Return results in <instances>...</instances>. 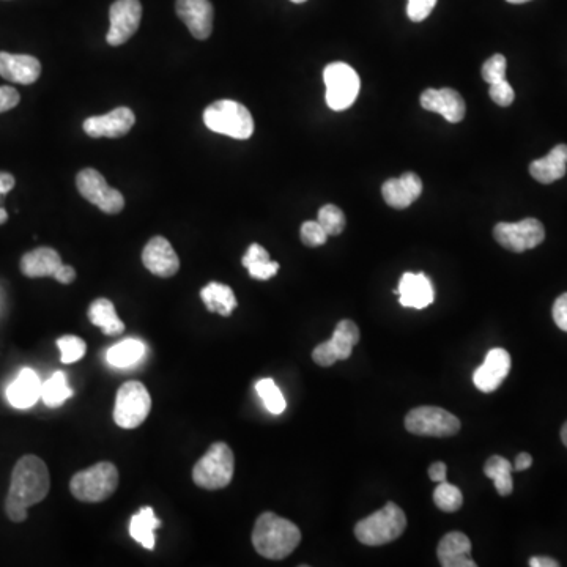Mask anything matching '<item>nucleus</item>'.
<instances>
[{
    "label": "nucleus",
    "instance_id": "nucleus-1",
    "mask_svg": "<svg viewBox=\"0 0 567 567\" xmlns=\"http://www.w3.org/2000/svg\"><path fill=\"white\" fill-rule=\"evenodd\" d=\"M51 478L45 462L37 456H24L13 468L12 482L5 500V512L12 522H24L27 509L45 500Z\"/></svg>",
    "mask_w": 567,
    "mask_h": 567
},
{
    "label": "nucleus",
    "instance_id": "nucleus-2",
    "mask_svg": "<svg viewBox=\"0 0 567 567\" xmlns=\"http://www.w3.org/2000/svg\"><path fill=\"white\" fill-rule=\"evenodd\" d=\"M301 542V531L295 523L275 512H264L252 530V545L267 560H284Z\"/></svg>",
    "mask_w": 567,
    "mask_h": 567
},
{
    "label": "nucleus",
    "instance_id": "nucleus-3",
    "mask_svg": "<svg viewBox=\"0 0 567 567\" xmlns=\"http://www.w3.org/2000/svg\"><path fill=\"white\" fill-rule=\"evenodd\" d=\"M405 528H407V517L404 511L390 501L372 516L356 523L355 536L361 544L377 547L401 538Z\"/></svg>",
    "mask_w": 567,
    "mask_h": 567
},
{
    "label": "nucleus",
    "instance_id": "nucleus-4",
    "mask_svg": "<svg viewBox=\"0 0 567 567\" xmlns=\"http://www.w3.org/2000/svg\"><path fill=\"white\" fill-rule=\"evenodd\" d=\"M204 123L213 133L240 141H245L254 134L251 112L238 101L219 100L210 104L204 111Z\"/></svg>",
    "mask_w": 567,
    "mask_h": 567
},
{
    "label": "nucleus",
    "instance_id": "nucleus-5",
    "mask_svg": "<svg viewBox=\"0 0 567 567\" xmlns=\"http://www.w3.org/2000/svg\"><path fill=\"white\" fill-rule=\"evenodd\" d=\"M235 457L229 445L218 441L208 448L193 468V481L205 490H221L234 478Z\"/></svg>",
    "mask_w": 567,
    "mask_h": 567
},
{
    "label": "nucleus",
    "instance_id": "nucleus-6",
    "mask_svg": "<svg viewBox=\"0 0 567 567\" xmlns=\"http://www.w3.org/2000/svg\"><path fill=\"white\" fill-rule=\"evenodd\" d=\"M119 487V470L111 462H100L87 470L76 473L70 482V490L82 503H100L112 497Z\"/></svg>",
    "mask_w": 567,
    "mask_h": 567
},
{
    "label": "nucleus",
    "instance_id": "nucleus-7",
    "mask_svg": "<svg viewBox=\"0 0 567 567\" xmlns=\"http://www.w3.org/2000/svg\"><path fill=\"white\" fill-rule=\"evenodd\" d=\"M152 410V397L141 382H126L115 397L114 421L122 429H136Z\"/></svg>",
    "mask_w": 567,
    "mask_h": 567
},
{
    "label": "nucleus",
    "instance_id": "nucleus-8",
    "mask_svg": "<svg viewBox=\"0 0 567 567\" xmlns=\"http://www.w3.org/2000/svg\"><path fill=\"white\" fill-rule=\"evenodd\" d=\"M327 86V104L333 111H345L355 103L360 93V76L344 62L330 63L323 71Z\"/></svg>",
    "mask_w": 567,
    "mask_h": 567
},
{
    "label": "nucleus",
    "instance_id": "nucleus-9",
    "mask_svg": "<svg viewBox=\"0 0 567 567\" xmlns=\"http://www.w3.org/2000/svg\"><path fill=\"white\" fill-rule=\"evenodd\" d=\"M405 427L421 437H453L460 430V421L445 408L418 407L408 413Z\"/></svg>",
    "mask_w": 567,
    "mask_h": 567
},
{
    "label": "nucleus",
    "instance_id": "nucleus-10",
    "mask_svg": "<svg viewBox=\"0 0 567 567\" xmlns=\"http://www.w3.org/2000/svg\"><path fill=\"white\" fill-rule=\"evenodd\" d=\"M76 186H78L79 193L86 201L100 208L101 212L108 213V215H117L125 207V197L122 196V193L111 188L106 182V178L92 167H87V169H82L79 172L78 177H76Z\"/></svg>",
    "mask_w": 567,
    "mask_h": 567
},
{
    "label": "nucleus",
    "instance_id": "nucleus-11",
    "mask_svg": "<svg viewBox=\"0 0 567 567\" xmlns=\"http://www.w3.org/2000/svg\"><path fill=\"white\" fill-rule=\"evenodd\" d=\"M360 342V328L352 320H341L330 341L322 342L312 352V360L322 367L349 360L353 347Z\"/></svg>",
    "mask_w": 567,
    "mask_h": 567
},
{
    "label": "nucleus",
    "instance_id": "nucleus-12",
    "mask_svg": "<svg viewBox=\"0 0 567 567\" xmlns=\"http://www.w3.org/2000/svg\"><path fill=\"white\" fill-rule=\"evenodd\" d=\"M493 237L508 251L525 252L541 245L545 240V229L538 219L527 218L519 223L497 224Z\"/></svg>",
    "mask_w": 567,
    "mask_h": 567
},
{
    "label": "nucleus",
    "instance_id": "nucleus-13",
    "mask_svg": "<svg viewBox=\"0 0 567 567\" xmlns=\"http://www.w3.org/2000/svg\"><path fill=\"white\" fill-rule=\"evenodd\" d=\"M142 18L139 0H115L109 10V26L106 41L111 46H120L138 32Z\"/></svg>",
    "mask_w": 567,
    "mask_h": 567
},
{
    "label": "nucleus",
    "instance_id": "nucleus-14",
    "mask_svg": "<svg viewBox=\"0 0 567 567\" xmlns=\"http://www.w3.org/2000/svg\"><path fill=\"white\" fill-rule=\"evenodd\" d=\"M136 123V115L130 108L114 109L104 115H95L89 117L84 122V131L90 138H122L125 134L130 133Z\"/></svg>",
    "mask_w": 567,
    "mask_h": 567
},
{
    "label": "nucleus",
    "instance_id": "nucleus-15",
    "mask_svg": "<svg viewBox=\"0 0 567 567\" xmlns=\"http://www.w3.org/2000/svg\"><path fill=\"white\" fill-rule=\"evenodd\" d=\"M142 264L160 278H172L180 270V259L164 237H153L142 251Z\"/></svg>",
    "mask_w": 567,
    "mask_h": 567
},
{
    "label": "nucleus",
    "instance_id": "nucleus-16",
    "mask_svg": "<svg viewBox=\"0 0 567 567\" xmlns=\"http://www.w3.org/2000/svg\"><path fill=\"white\" fill-rule=\"evenodd\" d=\"M509 371H511V355L504 349H492L487 353L482 366H479L473 374V382L482 393H493L506 380Z\"/></svg>",
    "mask_w": 567,
    "mask_h": 567
},
{
    "label": "nucleus",
    "instance_id": "nucleus-17",
    "mask_svg": "<svg viewBox=\"0 0 567 567\" xmlns=\"http://www.w3.org/2000/svg\"><path fill=\"white\" fill-rule=\"evenodd\" d=\"M178 18L197 40H207L213 32V5L210 0H177Z\"/></svg>",
    "mask_w": 567,
    "mask_h": 567
},
{
    "label": "nucleus",
    "instance_id": "nucleus-18",
    "mask_svg": "<svg viewBox=\"0 0 567 567\" xmlns=\"http://www.w3.org/2000/svg\"><path fill=\"white\" fill-rule=\"evenodd\" d=\"M421 106L426 111L443 115L449 123L462 122L467 112L464 98L454 89L424 90L421 95Z\"/></svg>",
    "mask_w": 567,
    "mask_h": 567
},
{
    "label": "nucleus",
    "instance_id": "nucleus-19",
    "mask_svg": "<svg viewBox=\"0 0 567 567\" xmlns=\"http://www.w3.org/2000/svg\"><path fill=\"white\" fill-rule=\"evenodd\" d=\"M421 193H423V182L413 172H407L399 178H390L382 186L386 204L397 210L410 207L413 202L418 201Z\"/></svg>",
    "mask_w": 567,
    "mask_h": 567
},
{
    "label": "nucleus",
    "instance_id": "nucleus-20",
    "mask_svg": "<svg viewBox=\"0 0 567 567\" xmlns=\"http://www.w3.org/2000/svg\"><path fill=\"white\" fill-rule=\"evenodd\" d=\"M41 75V63L37 57L27 54L0 52V76L16 84H34Z\"/></svg>",
    "mask_w": 567,
    "mask_h": 567
},
{
    "label": "nucleus",
    "instance_id": "nucleus-21",
    "mask_svg": "<svg viewBox=\"0 0 567 567\" xmlns=\"http://www.w3.org/2000/svg\"><path fill=\"white\" fill-rule=\"evenodd\" d=\"M399 301L405 308L424 309L434 303L432 282L424 273H405L396 290Z\"/></svg>",
    "mask_w": 567,
    "mask_h": 567
},
{
    "label": "nucleus",
    "instance_id": "nucleus-22",
    "mask_svg": "<svg viewBox=\"0 0 567 567\" xmlns=\"http://www.w3.org/2000/svg\"><path fill=\"white\" fill-rule=\"evenodd\" d=\"M437 555L443 567H476L471 558V541L460 531L448 533L441 539Z\"/></svg>",
    "mask_w": 567,
    "mask_h": 567
},
{
    "label": "nucleus",
    "instance_id": "nucleus-23",
    "mask_svg": "<svg viewBox=\"0 0 567 567\" xmlns=\"http://www.w3.org/2000/svg\"><path fill=\"white\" fill-rule=\"evenodd\" d=\"M41 383L40 377L37 372L32 369H23L19 372L15 382L8 386L7 399L12 407L18 410H27V408L34 407L41 399Z\"/></svg>",
    "mask_w": 567,
    "mask_h": 567
},
{
    "label": "nucleus",
    "instance_id": "nucleus-24",
    "mask_svg": "<svg viewBox=\"0 0 567 567\" xmlns=\"http://www.w3.org/2000/svg\"><path fill=\"white\" fill-rule=\"evenodd\" d=\"M59 252L52 248H37L21 259V271L27 278H54L62 267Z\"/></svg>",
    "mask_w": 567,
    "mask_h": 567
},
{
    "label": "nucleus",
    "instance_id": "nucleus-25",
    "mask_svg": "<svg viewBox=\"0 0 567 567\" xmlns=\"http://www.w3.org/2000/svg\"><path fill=\"white\" fill-rule=\"evenodd\" d=\"M567 145H556L555 149L550 150L549 155L541 160L533 161L530 164V174L534 180L544 185L560 180L566 175L567 171Z\"/></svg>",
    "mask_w": 567,
    "mask_h": 567
},
{
    "label": "nucleus",
    "instance_id": "nucleus-26",
    "mask_svg": "<svg viewBox=\"0 0 567 567\" xmlns=\"http://www.w3.org/2000/svg\"><path fill=\"white\" fill-rule=\"evenodd\" d=\"M241 264L248 268L249 276L257 279V281H268V279L278 275L279 271L278 262H273L267 249L264 246L257 245V243H252L249 246Z\"/></svg>",
    "mask_w": 567,
    "mask_h": 567
},
{
    "label": "nucleus",
    "instance_id": "nucleus-27",
    "mask_svg": "<svg viewBox=\"0 0 567 567\" xmlns=\"http://www.w3.org/2000/svg\"><path fill=\"white\" fill-rule=\"evenodd\" d=\"M201 298L208 311L229 317L237 309L238 303L234 290L221 282H210L201 290Z\"/></svg>",
    "mask_w": 567,
    "mask_h": 567
},
{
    "label": "nucleus",
    "instance_id": "nucleus-28",
    "mask_svg": "<svg viewBox=\"0 0 567 567\" xmlns=\"http://www.w3.org/2000/svg\"><path fill=\"white\" fill-rule=\"evenodd\" d=\"M89 319L95 327L101 328L106 336H117L125 331V323L119 319L114 303L108 298H98L90 304Z\"/></svg>",
    "mask_w": 567,
    "mask_h": 567
},
{
    "label": "nucleus",
    "instance_id": "nucleus-29",
    "mask_svg": "<svg viewBox=\"0 0 567 567\" xmlns=\"http://www.w3.org/2000/svg\"><path fill=\"white\" fill-rule=\"evenodd\" d=\"M161 527V520L156 519L155 511L150 506L142 508L131 517L130 534L134 541L147 550L155 549V530Z\"/></svg>",
    "mask_w": 567,
    "mask_h": 567
},
{
    "label": "nucleus",
    "instance_id": "nucleus-30",
    "mask_svg": "<svg viewBox=\"0 0 567 567\" xmlns=\"http://www.w3.org/2000/svg\"><path fill=\"white\" fill-rule=\"evenodd\" d=\"M144 355V342L139 341V339H125V341L119 342V344L111 347V349L108 350L106 358H108V363L111 364V366L125 369V367L138 364L139 361L144 358Z\"/></svg>",
    "mask_w": 567,
    "mask_h": 567
},
{
    "label": "nucleus",
    "instance_id": "nucleus-31",
    "mask_svg": "<svg viewBox=\"0 0 567 567\" xmlns=\"http://www.w3.org/2000/svg\"><path fill=\"white\" fill-rule=\"evenodd\" d=\"M512 471H514V465L501 456L490 457L484 465V473H486L487 478L495 482V489L501 497H508L514 490Z\"/></svg>",
    "mask_w": 567,
    "mask_h": 567
},
{
    "label": "nucleus",
    "instance_id": "nucleus-32",
    "mask_svg": "<svg viewBox=\"0 0 567 567\" xmlns=\"http://www.w3.org/2000/svg\"><path fill=\"white\" fill-rule=\"evenodd\" d=\"M75 391L68 386L67 375L57 371L41 386V399L49 408L62 407Z\"/></svg>",
    "mask_w": 567,
    "mask_h": 567
},
{
    "label": "nucleus",
    "instance_id": "nucleus-33",
    "mask_svg": "<svg viewBox=\"0 0 567 567\" xmlns=\"http://www.w3.org/2000/svg\"><path fill=\"white\" fill-rule=\"evenodd\" d=\"M256 391L260 399L264 402L268 412L273 415H281L286 410L287 402L282 396L281 390L271 378H262L256 383Z\"/></svg>",
    "mask_w": 567,
    "mask_h": 567
},
{
    "label": "nucleus",
    "instance_id": "nucleus-34",
    "mask_svg": "<svg viewBox=\"0 0 567 567\" xmlns=\"http://www.w3.org/2000/svg\"><path fill=\"white\" fill-rule=\"evenodd\" d=\"M434 501L437 508L445 512H456L462 508L464 504V495L460 492L459 487L449 484V482H440L434 492Z\"/></svg>",
    "mask_w": 567,
    "mask_h": 567
},
{
    "label": "nucleus",
    "instance_id": "nucleus-35",
    "mask_svg": "<svg viewBox=\"0 0 567 567\" xmlns=\"http://www.w3.org/2000/svg\"><path fill=\"white\" fill-rule=\"evenodd\" d=\"M319 221L320 226L325 229L328 237L330 235L342 234V230L345 229V215L341 208L336 207V205L328 204L323 205L319 210Z\"/></svg>",
    "mask_w": 567,
    "mask_h": 567
},
{
    "label": "nucleus",
    "instance_id": "nucleus-36",
    "mask_svg": "<svg viewBox=\"0 0 567 567\" xmlns=\"http://www.w3.org/2000/svg\"><path fill=\"white\" fill-rule=\"evenodd\" d=\"M60 350V360L63 364L78 363L86 355L87 345L78 336H62L57 341Z\"/></svg>",
    "mask_w": 567,
    "mask_h": 567
},
{
    "label": "nucleus",
    "instance_id": "nucleus-37",
    "mask_svg": "<svg viewBox=\"0 0 567 567\" xmlns=\"http://www.w3.org/2000/svg\"><path fill=\"white\" fill-rule=\"evenodd\" d=\"M506 65H508L506 57L495 54L482 65V79L489 84L504 81L506 79Z\"/></svg>",
    "mask_w": 567,
    "mask_h": 567
},
{
    "label": "nucleus",
    "instance_id": "nucleus-38",
    "mask_svg": "<svg viewBox=\"0 0 567 567\" xmlns=\"http://www.w3.org/2000/svg\"><path fill=\"white\" fill-rule=\"evenodd\" d=\"M301 241L309 248H317L327 243L328 234L319 221H306L300 230Z\"/></svg>",
    "mask_w": 567,
    "mask_h": 567
},
{
    "label": "nucleus",
    "instance_id": "nucleus-39",
    "mask_svg": "<svg viewBox=\"0 0 567 567\" xmlns=\"http://www.w3.org/2000/svg\"><path fill=\"white\" fill-rule=\"evenodd\" d=\"M437 5V0H408L407 15L413 23H421L429 18L430 13Z\"/></svg>",
    "mask_w": 567,
    "mask_h": 567
},
{
    "label": "nucleus",
    "instance_id": "nucleus-40",
    "mask_svg": "<svg viewBox=\"0 0 567 567\" xmlns=\"http://www.w3.org/2000/svg\"><path fill=\"white\" fill-rule=\"evenodd\" d=\"M490 98H492L498 106H511L512 101L516 98V93H514V89H512L511 84H509L506 79L501 82H497V84H490L489 90Z\"/></svg>",
    "mask_w": 567,
    "mask_h": 567
},
{
    "label": "nucleus",
    "instance_id": "nucleus-41",
    "mask_svg": "<svg viewBox=\"0 0 567 567\" xmlns=\"http://www.w3.org/2000/svg\"><path fill=\"white\" fill-rule=\"evenodd\" d=\"M552 314L556 327L567 333V293H563L561 297L556 298Z\"/></svg>",
    "mask_w": 567,
    "mask_h": 567
},
{
    "label": "nucleus",
    "instance_id": "nucleus-42",
    "mask_svg": "<svg viewBox=\"0 0 567 567\" xmlns=\"http://www.w3.org/2000/svg\"><path fill=\"white\" fill-rule=\"evenodd\" d=\"M19 100H21V97H19L18 90L8 86L0 87V114L16 108Z\"/></svg>",
    "mask_w": 567,
    "mask_h": 567
},
{
    "label": "nucleus",
    "instance_id": "nucleus-43",
    "mask_svg": "<svg viewBox=\"0 0 567 567\" xmlns=\"http://www.w3.org/2000/svg\"><path fill=\"white\" fill-rule=\"evenodd\" d=\"M56 281H59L60 284H71V282L75 281L76 279V270L70 265H62L60 270L57 271V275L54 276Z\"/></svg>",
    "mask_w": 567,
    "mask_h": 567
},
{
    "label": "nucleus",
    "instance_id": "nucleus-44",
    "mask_svg": "<svg viewBox=\"0 0 567 567\" xmlns=\"http://www.w3.org/2000/svg\"><path fill=\"white\" fill-rule=\"evenodd\" d=\"M446 464L443 462H435V464L430 465L429 468V478L432 479L434 482L446 481Z\"/></svg>",
    "mask_w": 567,
    "mask_h": 567
},
{
    "label": "nucleus",
    "instance_id": "nucleus-45",
    "mask_svg": "<svg viewBox=\"0 0 567 567\" xmlns=\"http://www.w3.org/2000/svg\"><path fill=\"white\" fill-rule=\"evenodd\" d=\"M15 188V177L8 172H0V196L10 193Z\"/></svg>",
    "mask_w": 567,
    "mask_h": 567
},
{
    "label": "nucleus",
    "instance_id": "nucleus-46",
    "mask_svg": "<svg viewBox=\"0 0 567 567\" xmlns=\"http://www.w3.org/2000/svg\"><path fill=\"white\" fill-rule=\"evenodd\" d=\"M531 567H560L558 561L549 556H533L530 560Z\"/></svg>",
    "mask_w": 567,
    "mask_h": 567
},
{
    "label": "nucleus",
    "instance_id": "nucleus-47",
    "mask_svg": "<svg viewBox=\"0 0 567 567\" xmlns=\"http://www.w3.org/2000/svg\"><path fill=\"white\" fill-rule=\"evenodd\" d=\"M533 465V457L530 456L528 453H520L517 456L516 464H514V470L516 471H525Z\"/></svg>",
    "mask_w": 567,
    "mask_h": 567
},
{
    "label": "nucleus",
    "instance_id": "nucleus-48",
    "mask_svg": "<svg viewBox=\"0 0 567 567\" xmlns=\"http://www.w3.org/2000/svg\"><path fill=\"white\" fill-rule=\"evenodd\" d=\"M7 219H8V213L5 212L4 208L0 207V226H2V224L7 223Z\"/></svg>",
    "mask_w": 567,
    "mask_h": 567
},
{
    "label": "nucleus",
    "instance_id": "nucleus-49",
    "mask_svg": "<svg viewBox=\"0 0 567 567\" xmlns=\"http://www.w3.org/2000/svg\"><path fill=\"white\" fill-rule=\"evenodd\" d=\"M561 440H563L564 446L567 448V423L561 429Z\"/></svg>",
    "mask_w": 567,
    "mask_h": 567
},
{
    "label": "nucleus",
    "instance_id": "nucleus-50",
    "mask_svg": "<svg viewBox=\"0 0 567 567\" xmlns=\"http://www.w3.org/2000/svg\"><path fill=\"white\" fill-rule=\"evenodd\" d=\"M509 4H527L530 0H506Z\"/></svg>",
    "mask_w": 567,
    "mask_h": 567
},
{
    "label": "nucleus",
    "instance_id": "nucleus-51",
    "mask_svg": "<svg viewBox=\"0 0 567 567\" xmlns=\"http://www.w3.org/2000/svg\"><path fill=\"white\" fill-rule=\"evenodd\" d=\"M290 2H293V4H304L306 0H290Z\"/></svg>",
    "mask_w": 567,
    "mask_h": 567
}]
</instances>
